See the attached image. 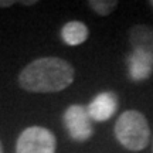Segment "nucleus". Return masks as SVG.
I'll list each match as a JSON object with an SVG mask.
<instances>
[{"instance_id": "0eeeda50", "label": "nucleus", "mask_w": 153, "mask_h": 153, "mask_svg": "<svg viewBox=\"0 0 153 153\" xmlns=\"http://www.w3.org/2000/svg\"><path fill=\"white\" fill-rule=\"evenodd\" d=\"M129 75L133 81H143L152 75L153 72V58L143 53L133 51L128 60Z\"/></svg>"}, {"instance_id": "423d86ee", "label": "nucleus", "mask_w": 153, "mask_h": 153, "mask_svg": "<svg viewBox=\"0 0 153 153\" xmlns=\"http://www.w3.org/2000/svg\"><path fill=\"white\" fill-rule=\"evenodd\" d=\"M129 41L133 51L143 53L153 58V27L136 24L129 30Z\"/></svg>"}, {"instance_id": "f8f14e48", "label": "nucleus", "mask_w": 153, "mask_h": 153, "mask_svg": "<svg viewBox=\"0 0 153 153\" xmlns=\"http://www.w3.org/2000/svg\"><path fill=\"white\" fill-rule=\"evenodd\" d=\"M0 153H4V152H3V146H1V142H0Z\"/></svg>"}, {"instance_id": "39448f33", "label": "nucleus", "mask_w": 153, "mask_h": 153, "mask_svg": "<svg viewBox=\"0 0 153 153\" xmlns=\"http://www.w3.org/2000/svg\"><path fill=\"white\" fill-rule=\"evenodd\" d=\"M118 109V98L114 92L98 94L88 105V114L91 119L97 122H105L114 116Z\"/></svg>"}, {"instance_id": "f03ea898", "label": "nucleus", "mask_w": 153, "mask_h": 153, "mask_svg": "<svg viewBox=\"0 0 153 153\" xmlns=\"http://www.w3.org/2000/svg\"><path fill=\"white\" fill-rule=\"evenodd\" d=\"M115 136L128 150H143L150 139V128L146 116L135 109L125 111L115 123Z\"/></svg>"}, {"instance_id": "7ed1b4c3", "label": "nucleus", "mask_w": 153, "mask_h": 153, "mask_svg": "<svg viewBox=\"0 0 153 153\" xmlns=\"http://www.w3.org/2000/svg\"><path fill=\"white\" fill-rule=\"evenodd\" d=\"M55 148L54 133L41 126L24 129L16 142V153H55Z\"/></svg>"}, {"instance_id": "ddd939ff", "label": "nucleus", "mask_w": 153, "mask_h": 153, "mask_svg": "<svg viewBox=\"0 0 153 153\" xmlns=\"http://www.w3.org/2000/svg\"><path fill=\"white\" fill-rule=\"evenodd\" d=\"M150 6H152V7H153V0H152V1H150Z\"/></svg>"}, {"instance_id": "6e6552de", "label": "nucleus", "mask_w": 153, "mask_h": 153, "mask_svg": "<svg viewBox=\"0 0 153 153\" xmlns=\"http://www.w3.org/2000/svg\"><path fill=\"white\" fill-rule=\"evenodd\" d=\"M89 36V30L82 22H68L61 28V38L67 45H79Z\"/></svg>"}, {"instance_id": "1a4fd4ad", "label": "nucleus", "mask_w": 153, "mask_h": 153, "mask_svg": "<svg viewBox=\"0 0 153 153\" xmlns=\"http://www.w3.org/2000/svg\"><path fill=\"white\" fill-rule=\"evenodd\" d=\"M88 4L99 16H109L119 3L116 0H89Z\"/></svg>"}, {"instance_id": "20e7f679", "label": "nucleus", "mask_w": 153, "mask_h": 153, "mask_svg": "<svg viewBox=\"0 0 153 153\" xmlns=\"http://www.w3.org/2000/svg\"><path fill=\"white\" fill-rule=\"evenodd\" d=\"M64 125L71 139L76 142H85L92 136L94 129L88 108L82 105H71L64 114Z\"/></svg>"}, {"instance_id": "9b49d317", "label": "nucleus", "mask_w": 153, "mask_h": 153, "mask_svg": "<svg viewBox=\"0 0 153 153\" xmlns=\"http://www.w3.org/2000/svg\"><path fill=\"white\" fill-rule=\"evenodd\" d=\"M37 1L36 0H30V1H22V4H26V6H31V4H36Z\"/></svg>"}, {"instance_id": "9d476101", "label": "nucleus", "mask_w": 153, "mask_h": 153, "mask_svg": "<svg viewBox=\"0 0 153 153\" xmlns=\"http://www.w3.org/2000/svg\"><path fill=\"white\" fill-rule=\"evenodd\" d=\"M14 3H16L14 0H4V1L0 0V7H10V6H13Z\"/></svg>"}, {"instance_id": "f257e3e1", "label": "nucleus", "mask_w": 153, "mask_h": 153, "mask_svg": "<svg viewBox=\"0 0 153 153\" xmlns=\"http://www.w3.org/2000/svg\"><path fill=\"white\" fill-rule=\"evenodd\" d=\"M75 70L58 57H43L31 61L19 75V85L28 92H60L74 81Z\"/></svg>"}]
</instances>
